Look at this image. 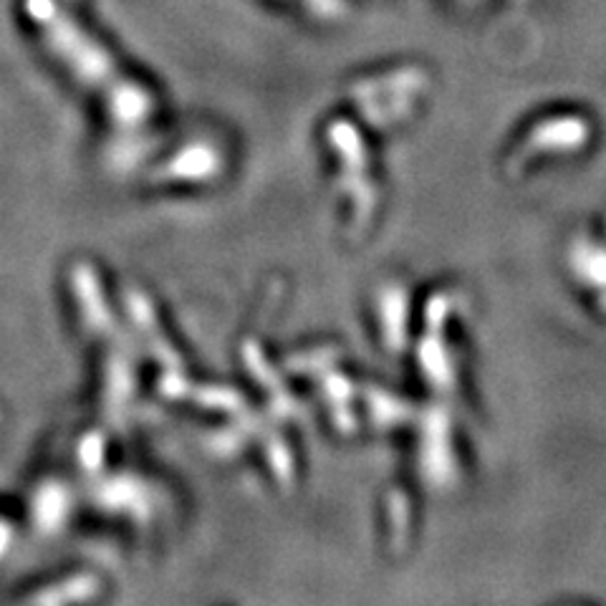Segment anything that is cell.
<instances>
[{
	"label": "cell",
	"mask_w": 606,
	"mask_h": 606,
	"mask_svg": "<svg viewBox=\"0 0 606 606\" xmlns=\"http://www.w3.org/2000/svg\"><path fill=\"white\" fill-rule=\"evenodd\" d=\"M33 18H36L38 26H43L46 36L51 38V46L59 51V56H64L66 64L86 84L107 96L109 107L119 122L139 124L147 119L149 109H152V99L147 96V91L124 79L114 69L109 56L89 36H84L69 18L59 16L54 8L48 6H33Z\"/></svg>",
	"instance_id": "1"
},
{
	"label": "cell",
	"mask_w": 606,
	"mask_h": 606,
	"mask_svg": "<svg viewBox=\"0 0 606 606\" xmlns=\"http://www.w3.org/2000/svg\"><path fill=\"white\" fill-rule=\"evenodd\" d=\"M71 283H74L76 301H79V311L84 316V324L94 331L96 336H117L114 329L112 311H109L104 293H101L99 278H96L94 268L79 263L71 273Z\"/></svg>",
	"instance_id": "2"
},
{
	"label": "cell",
	"mask_w": 606,
	"mask_h": 606,
	"mask_svg": "<svg viewBox=\"0 0 606 606\" xmlns=\"http://www.w3.org/2000/svg\"><path fill=\"white\" fill-rule=\"evenodd\" d=\"M127 301H129V314H132V321L137 324L142 339L147 341L149 354H152L162 367H167V372H180L182 369L180 357H177V351L172 349L170 341H167V336L160 331V324H157V316L155 311H152V303L147 301V296L132 291Z\"/></svg>",
	"instance_id": "3"
},
{
	"label": "cell",
	"mask_w": 606,
	"mask_h": 606,
	"mask_svg": "<svg viewBox=\"0 0 606 606\" xmlns=\"http://www.w3.org/2000/svg\"><path fill=\"white\" fill-rule=\"evenodd\" d=\"M162 394L172 399H192L200 407H210V410L223 412H243L245 402L235 389L228 387H202V384H192L187 379L177 377L175 372L167 374L160 382Z\"/></svg>",
	"instance_id": "4"
},
{
	"label": "cell",
	"mask_w": 606,
	"mask_h": 606,
	"mask_svg": "<svg viewBox=\"0 0 606 606\" xmlns=\"http://www.w3.org/2000/svg\"><path fill=\"white\" fill-rule=\"evenodd\" d=\"M218 167V157L210 147H190L182 155H177L165 170L162 177H175V180H202V177L213 175Z\"/></svg>",
	"instance_id": "5"
},
{
	"label": "cell",
	"mask_w": 606,
	"mask_h": 606,
	"mask_svg": "<svg viewBox=\"0 0 606 606\" xmlns=\"http://www.w3.org/2000/svg\"><path fill=\"white\" fill-rule=\"evenodd\" d=\"M243 354H245V362H248L250 372H253V377H256L258 382L266 384V389H268V392H271L273 404H276L278 410H283V407H286V410H288V407H291V404H293V399L288 397V392H286V389H283V384H278L276 374L271 372V367H268V364H266V359L261 357V351H258V346L253 344V341H248V344H245V349H243Z\"/></svg>",
	"instance_id": "6"
},
{
	"label": "cell",
	"mask_w": 606,
	"mask_h": 606,
	"mask_svg": "<svg viewBox=\"0 0 606 606\" xmlns=\"http://www.w3.org/2000/svg\"><path fill=\"white\" fill-rule=\"evenodd\" d=\"M96 579L91 576H74V579H66L64 584L51 586L43 594L33 596V601H41V604H69V601H84L91 599L96 594Z\"/></svg>",
	"instance_id": "7"
},
{
	"label": "cell",
	"mask_w": 606,
	"mask_h": 606,
	"mask_svg": "<svg viewBox=\"0 0 606 606\" xmlns=\"http://www.w3.org/2000/svg\"><path fill=\"white\" fill-rule=\"evenodd\" d=\"M101 455H104V440L99 435H89L79 450V458L86 468H99Z\"/></svg>",
	"instance_id": "8"
},
{
	"label": "cell",
	"mask_w": 606,
	"mask_h": 606,
	"mask_svg": "<svg viewBox=\"0 0 606 606\" xmlns=\"http://www.w3.org/2000/svg\"><path fill=\"white\" fill-rule=\"evenodd\" d=\"M8 541H11V531H8L6 523H0V553L6 551Z\"/></svg>",
	"instance_id": "9"
}]
</instances>
